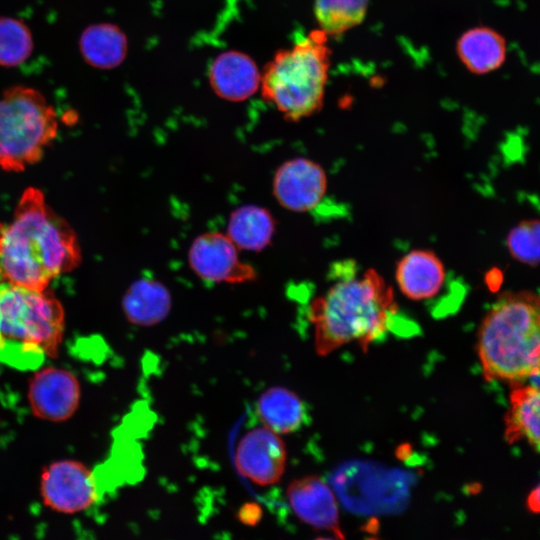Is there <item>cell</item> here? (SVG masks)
<instances>
[{"label":"cell","instance_id":"cell-1","mask_svg":"<svg viewBox=\"0 0 540 540\" xmlns=\"http://www.w3.org/2000/svg\"><path fill=\"white\" fill-rule=\"evenodd\" d=\"M81 261L70 225L37 188H27L12 218L0 224V282L44 290Z\"/></svg>","mask_w":540,"mask_h":540},{"label":"cell","instance_id":"cell-2","mask_svg":"<svg viewBox=\"0 0 540 540\" xmlns=\"http://www.w3.org/2000/svg\"><path fill=\"white\" fill-rule=\"evenodd\" d=\"M333 283L309 306L318 355L357 342L366 351L394 324L397 305L393 289L374 269L358 274L354 262L333 268Z\"/></svg>","mask_w":540,"mask_h":540},{"label":"cell","instance_id":"cell-3","mask_svg":"<svg viewBox=\"0 0 540 540\" xmlns=\"http://www.w3.org/2000/svg\"><path fill=\"white\" fill-rule=\"evenodd\" d=\"M540 304L533 291L505 292L484 316L477 352L488 381L539 387Z\"/></svg>","mask_w":540,"mask_h":540},{"label":"cell","instance_id":"cell-4","mask_svg":"<svg viewBox=\"0 0 540 540\" xmlns=\"http://www.w3.org/2000/svg\"><path fill=\"white\" fill-rule=\"evenodd\" d=\"M64 311L47 289L0 282V362L37 370L56 354L64 332Z\"/></svg>","mask_w":540,"mask_h":540},{"label":"cell","instance_id":"cell-5","mask_svg":"<svg viewBox=\"0 0 540 540\" xmlns=\"http://www.w3.org/2000/svg\"><path fill=\"white\" fill-rule=\"evenodd\" d=\"M321 29L297 37L291 48L275 53L260 78L263 98L288 121L318 112L325 96L331 50Z\"/></svg>","mask_w":540,"mask_h":540},{"label":"cell","instance_id":"cell-6","mask_svg":"<svg viewBox=\"0 0 540 540\" xmlns=\"http://www.w3.org/2000/svg\"><path fill=\"white\" fill-rule=\"evenodd\" d=\"M58 115L37 89L7 88L0 96V167L23 171L38 162L58 132Z\"/></svg>","mask_w":540,"mask_h":540},{"label":"cell","instance_id":"cell-7","mask_svg":"<svg viewBox=\"0 0 540 540\" xmlns=\"http://www.w3.org/2000/svg\"><path fill=\"white\" fill-rule=\"evenodd\" d=\"M41 492L48 506L64 513L90 508L102 494L94 472L71 460L56 462L45 470Z\"/></svg>","mask_w":540,"mask_h":540},{"label":"cell","instance_id":"cell-8","mask_svg":"<svg viewBox=\"0 0 540 540\" xmlns=\"http://www.w3.org/2000/svg\"><path fill=\"white\" fill-rule=\"evenodd\" d=\"M238 248L222 232L197 236L188 250V263L201 279L212 283H241L255 277L251 266L239 258Z\"/></svg>","mask_w":540,"mask_h":540},{"label":"cell","instance_id":"cell-9","mask_svg":"<svg viewBox=\"0 0 540 540\" xmlns=\"http://www.w3.org/2000/svg\"><path fill=\"white\" fill-rule=\"evenodd\" d=\"M277 202L292 212L313 210L327 190V177L323 167L311 159L296 157L282 163L272 181Z\"/></svg>","mask_w":540,"mask_h":540},{"label":"cell","instance_id":"cell-10","mask_svg":"<svg viewBox=\"0 0 540 540\" xmlns=\"http://www.w3.org/2000/svg\"><path fill=\"white\" fill-rule=\"evenodd\" d=\"M283 440L268 428H255L239 441L235 463L238 472L253 483L267 486L280 481L286 466Z\"/></svg>","mask_w":540,"mask_h":540},{"label":"cell","instance_id":"cell-11","mask_svg":"<svg viewBox=\"0 0 540 540\" xmlns=\"http://www.w3.org/2000/svg\"><path fill=\"white\" fill-rule=\"evenodd\" d=\"M295 515L304 523L344 538L339 523V509L334 493L316 475L293 480L286 490Z\"/></svg>","mask_w":540,"mask_h":540},{"label":"cell","instance_id":"cell-12","mask_svg":"<svg viewBox=\"0 0 540 540\" xmlns=\"http://www.w3.org/2000/svg\"><path fill=\"white\" fill-rule=\"evenodd\" d=\"M80 389L75 376L63 369L45 368L35 374L29 400L41 418L60 421L70 417L79 403Z\"/></svg>","mask_w":540,"mask_h":540},{"label":"cell","instance_id":"cell-13","mask_svg":"<svg viewBox=\"0 0 540 540\" xmlns=\"http://www.w3.org/2000/svg\"><path fill=\"white\" fill-rule=\"evenodd\" d=\"M397 285L414 301L433 299L443 288L446 271L441 259L432 251L418 249L405 254L397 263Z\"/></svg>","mask_w":540,"mask_h":540},{"label":"cell","instance_id":"cell-14","mask_svg":"<svg viewBox=\"0 0 540 540\" xmlns=\"http://www.w3.org/2000/svg\"><path fill=\"white\" fill-rule=\"evenodd\" d=\"M261 74L250 56L239 51L219 54L209 68L213 91L222 99L243 101L260 85Z\"/></svg>","mask_w":540,"mask_h":540},{"label":"cell","instance_id":"cell-15","mask_svg":"<svg viewBox=\"0 0 540 540\" xmlns=\"http://www.w3.org/2000/svg\"><path fill=\"white\" fill-rule=\"evenodd\" d=\"M456 52L463 65L473 74L483 75L499 69L506 59L505 38L496 30L477 26L458 39Z\"/></svg>","mask_w":540,"mask_h":540},{"label":"cell","instance_id":"cell-16","mask_svg":"<svg viewBox=\"0 0 540 540\" xmlns=\"http://www.w3.org/2000/svg\"><path fill=\"white\" fill-rule=\"evenodd\" d=\"M78 48L83 60L93 68L109 70L120 66L128 53V40L117 25L94 23L80 34Z\"/></svg>","mask_w":540,"mask_h":540},{"label":"cell","instance_id":"cell-17","mask_svg":"<svg viewBox=\"0 0 540 540\" xmlns=\"http://www.w3.org/2000/svg\"><path fill=\"white\" fill-rule=\"evenodd\" d=\"M172 307L169 290L158 280L143 277L130 285L123 298L127 319L138 326L162 322Z\"/></svg>","mask_w":540,"mask_h":540},{"label":"cell","instance_id":"cell-18","mask_svg":"<svg viewBox=\"0 0 540 540\" xmlns=\"http://www.w3.org/2000/svg\"><path fill=\"white\" fill-rule=\"evenodd\" d=\"M275 232L276 221L268 209L246 204L231 212L226 234L238 249L260 252L272 242Z\"/></svg>","mask_w":540,"mask_h":540},{"label":"cell","instance_id":"cell-19","mask_svg":"<svg viewBox=\"0 0 540 540\" xmlns=\"http://www.w3.org/2000/svg\"><path fill=\"white\" fill-rule=\"evenodd\" d=\"M539 387L523 384L513 387L510 408L505 417V438L513 444L525 440L539 451Z\"/></svg>","mask_w":540,"mask_h":540},{"label":"cell","instance_id":"cell-20","mask_svg":"<svg viewBox=\"0 0 540 540\" xmlns=\"http://www.w3.org/2000/svg\"><path fill=\"white\" fill-rule=\"evenodd\" d=\"M257 413L265 427L277 434L298 430L305 418L302 400L284 387L264 391L257 401Z\"/></svg>","mask_w":540,"mask_h":540},{"label":"cell","instance_id":"cell-21","mask_svg":"<svg viewBox=\"0 0 540 540\" xmlns=\"http://www.w3.org/2000/svg\"><path fill=\"white\" fill-rule=\"evenodd\" d=\"M368 5L369 0H315L314 13L319 29L336 36L358 26Z\"/></svg>","mask_w":540,"mask_h":540},{"label":"cell","instance_id":"cell-22","mask_svg":"<svg viewBox=\"0 0 540 540\" xmlns=\"http://www.w3.org/2000/svg\"><path fill=\"white\" fill-rule=\"evenodd\" d=\"M33 49L31 30L23 20L0 17V66L12 68L23 64Z\"/></svg>","mask_w":540,"mask_h":540},{"label":"cell","instance_id":"cell-23","mask_svg":"<svg viewBox=\"0 0 540 540\" xmlns=\"http://www.w3.org/2000/svg\"><path fill=\"white\" fill-rule=\"evenodd\" d=\"M539 238V220H523L507 235L508 251L515 260L536 267L539 263Z\"/></svg>","mask_w":540,"mask_h":540},{"label":"cell","instance_id":"cell-24","mask_svg":"<svg viewBox=\"0 0 540 540\" xmlns=\"http://www.w3.org/2000/svg\"><path fill=\"white\" fill-rule=\"evenodd\" d=\"M262 516V509L255 502L245 503L238 511V519L245 525H256L259 523Z\"/></svg>","mask_w":540,"mask_h":540},{"label":"cell","instance_id":"cell-25","mask_svg":"<svg viewBox=\"0 0 540 540\" xmlns=\"http://www.w3.org/2000/svg\"><path fill=\"white\" fill-rule=\"evenodd\" d=\"M540 492L539 487L536 486L535 489L531 491L527 498V507L530 511L538 513L540 508Z\"/></svg>","mask_w":540,"mask_h":540}]
</instances>
